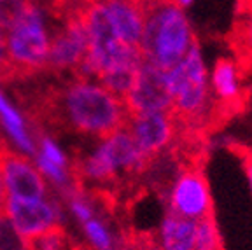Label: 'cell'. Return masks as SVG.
<instances>
[{
  "label": "cell",
  "mask_w": 252,
  "mask_h": 250,
  "mask_svg": "<svg viewBox=\"0 0 252 250\" xmlns=\"http://www.w3.org/2000/svg\"><path fill=\"white\" fill-rule=\"evenodd\" d=\"M144 28L138 49L144 62L170 70L196 44L188 14L172 0H140Z\"/></svg>",
  "instance_id": "obj_1"
},
{
  "label": "cell",
  "mask_w": 252,
  "mask_h": 250,
  "mask_svg": "<svg viewBox=\"0 0 252 250\" xmlns=\"http://www.w3.org/2000/svg\"><path fill=\"white\" fill-rule=\"evenodd\" d=\"M166 81L172 94V112L181 126H200L207 121L210 112H216L209 68L198 42L177 65L166 70Z\"/></svg>",
  "instance_id": "obj_2"
},
{
  "label": "cell",
  "mask_w": 252,
  "mask_h": 250,
  "mask_svg": "<svg viewBox=\"0 0 252 250\" xmlns=\"http://www.w3.org/2000/svg\"><path fill=\"white\" fill-rule=\"evenodd\" d=\"M149 166V159L140 153L130 131L121 128L109 137L102 138L100 147L86 159L72 161L67 168L72 179L83 182L91 180L96 184L116 182L119 175H137Z\"/></svg>",
  "instance_id": "obj_3"
},
{
  "label": "cell",
  "mask_w": 252,
  "mask_h": 250,
  "mask_svg": "<svg viewBox=\"0 0 252 250\" xmlns=\"http://www.w3.org/2000/svg\"><path fill=\"white\" fill-rule=\"evenodd\" d=\"M5 44L20 82L46 72L49 37L44 30L42 11L37 5L27 0L21 14L5 33Z\"/></svg>",
  "instance_id": "obj_4"
},
{
  "label": "cell",
  "mask_w": 252,
  "mask_h": 250,
  "mask_svg": "<svg viewBox=\"0 0 252 250\" xmlns=\"http://www.w3.org/2000/svg\"><path fill=\"white\" fill-rule=\"evenodd\" d=\"M84 9L70 12L62 20V27L56 28L49 39L46 72L63 74L68 72L74 79L83 77V68L88 58V33L84 27Z\"/></svg>",
  "instance_id": "obj_5"
},
{
  "label": "cell",
  "mask_w": 252,
  "mask_h": 250,
  "mask_svg": "<svg viewBox=\"0 0 252 250\" xmlns=\"http://www.w3.org/2000/svg\"><path fill=\"white\" fill-rule=\"evenodd\" d=\"M125 128L130 131L140 153L149 163L159 154L166 153L181 133L179 119L172 110L168 112H140L128 114Z\"/></svg>",
  "instance_id": "obj_6"
},
{
  "label": "cell",
  "mask_w": 252,
  "mask_h": 250,
  "mask_svg": "<svg viewBox=\"0 0 252 250\" xmlns=\"http://www.w3.org/2000/svg\"><path fill=\"white\" fill-rule=\"evenodd\" d=\"M168 210L191 220L214 215V201L207 177L200 168H184L173 179L166 194Z\"/></svg>",
  "instance_id": "obj_7"
},
{
  "label": "cell",
  "mask_w": 252,
  "mask_h": 250,
  "mask_svg": "<svg viewBox=\"0 0 252 250\" xmlns=\"http://www.w3.org/2000/svg\"><path fill=\"white\" fill-rule=\"evenodd\" d=\"M128 114L168 112L172 110V94L168 90L166 70L142 62L130 91L123 98Z\"/></svg>",
  "instance_id": "obj_8"
},
{
  "label": "cell",
  "mask_w": 252,
  "mask_h": 250,
  "mask_svg": "<svg viewBox=\"0 0 252 250\" xmlns=\"http://www.w3.org/2000/svg\"><path fill=\"white\" fill-rule=\"evenodd\" d=\"M244 68L242 63L231 58H219L209 70L210 91L216 109H238L244 102Z\"/></svg>",
  "instance_id": "obj_9"
},
{
  "label": "cell",
  "mask_w": 252,
  "mask_h": 250,
  "mask_svg": "<svg viewBox=\"0 0 252 250\" xmlns=\"http://www.w3.org/2000/svg\"><path fill=\"white\" fill-rule=\"evenodd\" d=\"M4 172L11 198L18 199H42L46 194V182L39 170L25 156L12 153L11 149L5 154Z\"/></svg>",
  "instance_id": "obj_10"
},
{
  "label": "cell",
  "mask_w": 252,
  "mask_h": 250,
  "mask_svg": "<svg viewBox=\"0 0 252 250\" xmlns=\"http://www.w3.org/2000/svg\"><path fill=\"white\" fill-rule=\"evenodd\" d=\"M7 219L16 233L23 238L56 224V210L42 199L9 198Z\"/></svg>",
  "instance_id": "obj_11"
},
{
  "label": "cell",
  "mask_w": 252,
  "mask_h": 250,
  "mask_svg": "<svg viewBox=\"0 0 252 250\" xmlns=\"http://www.w3.org/2000/svg\"><path fill=\"white\" fill-rule=\"evenodd\" d=\"M109 20L123 42L138 47L144 28V7L140 0H102Z\"/></svg>",
  "instance_id": "obj_12"
},
{
  "label": "cell",
  "mask_w": 252,
  "mask_h": 250,
  "mask_svg": "<svg viewBox=\"0 0 252 250\" xmlns=\"http://www.w3.org/2000/svg\"><path fill=\"white\" fill-rule=\"evenodd\" d=\"M196 220L166 212L156 236L149 242L151 250H194Z\"/></svg>",
  "instance_id": "obj_13"
},
{
  "label": "cell",
  "mask_w": 252,
  "mask_h": 250,
  "mask_svg": "<svg viewBox=\"0 0 252 250\" xmlns=\"http://www.w3.org/2000/svg\"><path fill=\"white\" fill-rule=\"evenodd\" d=\"M25 250H67L74 243L62 224H53L33 235L23 236Z\"/></svg>",
  "instance_id": "obj_14"
},
{
  "label": "cell",
  "mask_w": 252,
  "mask_h": 250,
  "mask_svg": "<svg viewBox=\"0 0 252 250\" xmlns=\"http://www.w3.org/2000/svg\"><path fill=\"white\" fill-rule=\"evenodd\" d=\"M233 46L238 56L252 65V0H242L233 33Z\"/></svg>",
  "instance_id": "obj_15"
},
{
  "label": "cell",
  "mask_w": 252,
  "mask_h": 250,
  "mask_svg": "<svg viewBox=\"0 0 252 250\" xmlns=\"http://www.w3.org/2000/svg\"><path fill=\"white\" fill-rule=\"evenodd\" d=\"M0 119L4 123L5 129L12 135V138L21 145V149L27 153H33V144H32L27 129H25L23 121L2 94H0Z\"/></svg>",
  "instance_id": "obj_16"
},
{
  "label": "cell",
  "mask_w": 252,
  "mask_h": 250,
  "mask_svg": "<svg viewBox=\"0 0 252 250\" xmlns=\"http://www.w3.org/2000/svg\"><path fill=\"white\" fill-rule=\"evenodd\" d=\"M194 250H224L222 249V238H220L219 227H217L214 215L196 220Z\"/></svg>",
  "instance_id": "obj_17"
},
{
  "label": "cell",
  "mask_w": 252,
  "mask_h": 250,
  "mask_svg": "<svg viewBox=\"0 0 252 250\" xmlns=\"http://www.w3.org/2000/svg\"><path fill=\"white\" fill-rule=\"evenodd\" d=\"M84 224V231H86L88 240L93 243V247H96L98 250H109L112 245V238H110V233L107 229V226L103 222L96 219H90Z\"/></svg>",
  "instance_id": "obj_18"
},
{
  "label": "cell",
  "mask_w": 252,
  "mask_h": 250,
  "mask_svg": "<svg viewBox=\"0 0 252 250\" xmlns=\"http://www.w3.org/2000/svg\"><path fill=\"white\" fill-rule=\"evenodd\" d=\"M0 250H25L23 240L14 231L7 217L0 219Z\"/></svg>",
  "instance_id": "obj_19"
},
{
  "label": "cell",
  "mask_w": 252,
  "mask_h": 250,
  "mask_svg": "<svg viewBox=\"0 0 252 250\" xmlns=\"http://www.w3.org/2000/svg\"><path fill=\"white\" fill-rule=\"evenodd\" d=\"M12 82H20V77L9 58L5 37L0 33V84H12Z\"/></svg>",
  "instance_id": "obj_20"
},
{
  "label": "cell",
  "mask_w": 252,
  "mask_h": 250,
  "mask_svg": "<svg viewBox=\"0 0 252 250\" xmlns=\"http://www.w3.org/2000/svg\"><path fill=\"white\" fill-rule=\"evenodd\" d=\"M9 151V145L0 137V219L7 217V203H9V189L5 182V172H4V159Z\"/></svg>",
  "instance_id": "obj_21"
},
{
  "label": "cell",
  "mask_w": 252,
  "mask_h": 250,
  "mask_svg": "<svg viewBox=\"0 0 252 250\" xmlns=\"http://www.w3.org/2000/svg\"><path fill=\"white\" fill-rule=\"evenodd\" d=\"M40 144H42V156L46 157V159H49L53 164H56L60 168H67V159H65V156L62 154V151L55 145V142L49 140L47 137H44L42 140H40Z\"/></svg>",
  "instance_id": "obj_22"
},
{
  "label": "cell",
  "mask_w": 252,
  "mask_h": 250,
  "mask_svg": "<svg viewBox=\"0 0 252 250\" xmlns=\"http://www.w3.org/2000/svg\"><path fill=\"white\" fill-rule=\"evenodd\" d=\"M242 163H244L249 189H251V192H252V151H245V154L242 156Z\"/></svg>",
  "instance_id": "obj_23"
},
{
  "label": "cell",
  "mask_w": 252,
  "mask_h": 250,
  "mask_svg": "<svg viewBox=\"0 0 252 250\" xmlns=\"http://www.w3.org/2000/svg\"><path fill=\"white\" fill-rule=\"evenodd\" d=\"M173 4H177L179 7H182V9H186V7H189V5L193 4L194 0H172Z\"/></svg>",
  "instance_id": "obj_24"
},
{
  "label": "cell",
  "mask_w": 252,
  "mask_h": 250,
  "mask_svg": "<svg viewBox=\"0 0 252 250\" xmlns=\"http://www.w3.org/2000/svg\"><path fill=\"white\" fill-rule=\"evenodd\" d=\"M67 250H90V249H88V245H84V243H75L74 242Z\"/></svg>",
  "instance_id": "obj_25"
},
{
  "label": "cell",
  "mask_w": 252,
  "mask_h": 250,
  "mask_svg": "<svg viewBox=\"0 0 252 250\" xmlns=\"http://www.w3.org/2000/svg\"><path fill=\"white\" fill-rule=\"evenodd\" d=\"M109 250H110V249H109Z\"/></svg>",
  "instance_id": "obj_26"
}]
</instances>
